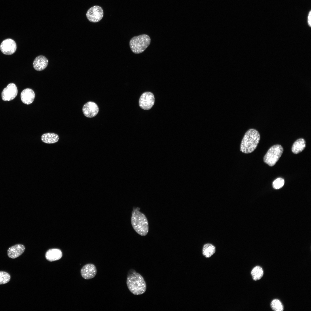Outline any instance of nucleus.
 Returning <instances> with one entry per match:
<instances>
[{"label": "nucleus", "instance_id": "20e7f679", "mask_svg": "<svg viewBox=\"0 0 311 311\" xmlns=\"http://www.w3.org/2000/svg\"><path fill=\"white\" fill-rule=\"evenodd\" d=\"M150 42L151 39L149 35L142 34L132 38L130 41L129 45L134 53L139 54L145 51Z\"/></svg>", "mask_w": 311, "mask_h": 311}, {"label": "nucleus", "instance_id": "ddd939ff", "mask_svg": "<svg viewBox=\"0 0 311 311\" xmlns=\"http://www.w3.org/2000/svg\"><path fill=\"white\" fill-rule=\"evenodd\" d=\"M48 62V60L45 56L39 55L34 60L33 63V67L37 71H41L47 67Z\"/></svg>", "mask_w": 311, "mask_h": 311}, {"label": "nucleus", "instance_id": "6ab92c4d", "mask_svg": "<svg viewBox=\"0 0 311 311\" xmlns=\"http://www.w3.org/2000/svg\"><path fill=\"white\" fill-rule=\"evenodd\" d=\"M251 275L253 280L257 281L260 279L263 275V271L262 268L259 266H256L254 267L251 272Z\"/></svg>", "mask_w": 311, "mask_h": 311}, {"label": "nucleus", "instance_id": "412c9836", "mask_svg": "<svg viewBox=\"0 0 311 311\" xmlns=\"http://www.w3.org/2000/svg\"><path fill=\"white\" fill-rule=\"evenodd\" d=\"M11 278L10 274L5 272L0 271V285L8 282Z\"/></svg>", "mask_w": 311, "mask_h": 311}, {"label": "nucleus", "instance_id": "f03ea898", "mask_svg": "<svg viewBox=\"0 0 311 311\" xmlns=\"http://www.w3.org/2000/svg\"><path fill=\"white\" fill-rule=\"evenodd\" d=\"M133 209L131 217L132 227L138 234L141 236H145L149 231L147 219L145 215L139 211V207H133Z\"/></svg>", "mask_w": 311, "mask_h": 311}, {"label": "nucleus", "instance_id": "f8f14e48", "mask_svg": "<svg viewBox=\"0 0 311 311\" xmlns=\"http://www.w3.org/2000/svg\"><path fill=\"white\" fill-rule=\"evenodd\" d=\"M25 250V247L23 245L16 244L9 248L7 251V254L9 257L15 259L21 255Z\"/></svg>", "mask_w": 311, "mask_h": 311}, {"label": "nucleus", "instance_id": "2eb2a0df", "mask_svg": "<svg viewBox=\"0 0 311 311\" xmlns=\"http://www.w3.org/2000/svg\"><path fill=\"white\" fill-rule=\"evenodd\" d=\"M62 254L61 251L58 249H52L48 250L46 253L45 257L50 261L58 260L61 258Z\"/></svg>", "mask_w": 311, "mask_h": 311}, {"label": "nucleus", "instance_id": "1a4fd4ad", "mask_svg": "<svg viewBox=\"0 0 311 311\" xmlns=\"http://www.w3.org/2000/svg\"><path fill=\"white\" fill-rule=\"evenodd\" d=\"M16 44L15 41L11 39H5L1 43L0 48L2 52L7 55H10L16 51Z\"/></svg>", "mask_w": 311, "mask_h": 311}, {"label": "nucleus", "instance_id": "0eeeda50", "mask_svg": "<svg viewBox=\"0 0 311 311\" xmlns=\"http://www.w3.org/2000/svg\"><path fill=\"white\" fill-rule=\"evenodd\" d=\"M155 101L154 96L150 92H146L141 96L139 105L140 107L144 110H149L153 106Z\"/></svg>", "mask_w": 311, "mask_h": 311}, {"label": "nucleus", "instance_id": "9d476101", "mask_svg": "<svg viewBox=\"0 0 311 311\" xmlns=\"http://www.w3.org/2000/svg\"><path fill=\"white\" fill-rule=\"evenodd\" d=\"M82 111L85 116L91 118L97 115L99 111V108L96 103L89 101L84 105Z\"/></svg>", "mask_w": 311, "mask_h": 311}, {"label": "nucleus", "instance_id": "aec40b11", "mask_svg": "<svg viewBox=\"0 0 311 311\" xmlns=\"http://www.w3.org/2000/svg\"><path fill=\"white\" fill-rule=\"evenodd\" d=\"M272 309L275 311H282L284 310L283 306L281 301L279 299L273 300L270 304Z\"/></svg>", "mask_w": 311, "mask_h": 311}, {"label": "nucleus", "instance_id": "7ed1b4c3", "mask_svg": "<svg viewBox=\"0 0 311 311\" xmlns=\"http://www.w3.org/2000/svg\"><path fill=\"white\" fill-rule=\"evenodd\" d=\"M260 135L256 130L251 128L245 133L241 141L240 151L244 153H249L256 149L260 139Z\"/></svg>", "mask_w": 311, "mask_h": 311}, {"label": "nucleus", "instance_id": "4468645a", "mask_svg": "<svg viewBox=\"0 0 311 311\" xmlns=\"http://www.w3.org/2000/svg\"><path fill=\"white\" fill-rule=\"evenodd\" d=\"M35 96L34 91L32 89L29 88H27L23 90L20 94L22 102L26 105H29L33 102Z\"/></svg>", "mask_w": 311, "mask_h": 311}, {"label": "nucleus", "instance_id": "39448f33", "mask_svg": "<svg viewBox=\"0 0 311 311\" xmlns=\"http://www.w3.org/2000/svg\"><path fill=\"white\" fill-rule=\"evenodd\" d=\"M283 151V148L281 145H276L272 146L264 156V162L270 166H273L278 161Z\"/></svg>", "mask_w": 311, "mask_h": 311}, {"label": "nucleus", "instance_id": "5701e85b", "mask_svg": "<svg viewBox=\"0 0 311 311\" xmlns=\"http://www.w3.org/2000/svg\"><path fill=\"white\" fill-rule=\"evenodd\" d=\"M308 24L309 26H311V11L309 12L307 18Z\"/></svg>", "mask_w": 311, "mask_h": 311}, {"label": "nucleus", "instance_id": "4be33fe9", "mask_svg": "<svg viewBox=\"0 0 311 311\" xmlns=\"http://www.w3.org/2000/svg\"><path fill=\"white\" fill-rule=\"evenodd\" d=\"M285 181L282 178H277L273 182L272 186L273 187L276 189H278L282 188L284 185Z\"/></svg>", "mask_w": 311, "mask_h": 311}, {"label": "nucleus", "instance_id": "dca6fc26", "mask_svg": "<svg viewBox=\"0 0 311 311\" xmlns=\"http://www.w3.org/2000/svg\"><path fill=\"white\" fill-rule=\"evenodd\" d=\"M306 146V141L303 138L297 140L293 143L291 150L293 153L297 154L302 151Z\"/></svg>", "mask_w": 311, "mask_h": 311}, {"label": "nucleus", "instance_id": "a211bd4d", "mask_svg": "<svg viewBox=\"0 0 311 311\" xmlns=\"http://www.w3.org/2000/svg\"><path fill=\"white\" fill-rule=\"evenodd\" d=\"M59 139V136L57 134L52 133H45L41 136V141L48 144L56 143L58 141Z\"/></svg>", "mask_w": 311, "mask_h": 311}, {"label": "nucleus", "instance_id": "9b49d317", "mask_svg": "<svg viewBox=\"0 0 311 311\" xmlns=\"http://www.w3.org/2000/svg\"><path fill=\"white\" fill-rule=\"evenodd\" d=\"M80 272L83 278L85 279H90L95 276L97 273V270L94 264L88 263L83 267Z\"/></svg>", "mask_w": 311, "mask_h": 311}, {"label": "nucleus", "instance_id": "423d86ee", "mask_svg": "<svg viewBox=\"0 0 311 311\" xmlns=\"http://www.w3.org/2000/svg\"><path fill=\"white\" fill-rule=\"evenodd\" d=\"M104 15L103 9L98 5H94L90 8L87 12L86 16L90 22H97L103 18Z\"/></svg>", "mask_w": 311, "mask_h": 311}, {"label": "nucleus", "instance_id": "6e6552de", "mask_svg": "<svg viewBox=\"0 0 311 311\" xmlns=\"http://www.w3.org/2000/svg\"><path fill=\"white\" fill-rule=\"evenodd\" d=\"M18 92V89L16 85L13 83H10L2 92V99L5 101L12 100L16 97Z\"/></svg>", "mask_w": 311, "mask_h": 311}, {"label": "nucleus", "instance_id": "f3484780", "mask_svg": "<svg viewBox=\"0 0 311 311\" xmlns=\"http://www.w3.org/2000/svg\"><path fill=\"white\" fill-rule=\"evenodd\" d=\"M216 248L213 244L206 243L204 244L202 248V254L206 258H209L216 252Z\"/></svg>", "mask_w": 311, "mask_h": 311}, {"label": "nucleus", "instance_id": "f257e3e1", "mask_svg": "<svg viewBox=\"0 0 311 311\" xmlns=\"http://www.w3.org/2000/svg\"><path fill=\"white\" fill-rule=\"evenodd\" d=\"M126 284L129 290L134 295L142 294L146 290V285L144 278L133 270H130L128 272Z\"/></svg>", "mask_w": 311, "mask_h": 311}]
</instances>
